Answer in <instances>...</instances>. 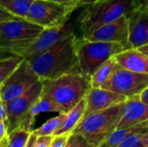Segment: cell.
<instances>
[{
	"label": "cell",
	"mask_w": 148,
	"mask_h": 147,
	"mask_svg": "<svg viewBox=\"0 0 148 147\" xmlns=\"http://www.w3.org/2000/svg\"><path fill=\"white\" fill-rule=\"evenodd\" d=\"M82 36L73 34L29 62L42 81H50L69 74H81L77 45Z\"/></svg>",
	"instance_id": "1"
},
{
	"label": "cell",
	"mask_w": 148,
	"mask_h": 147,
	"mask_svg": "<svg viewBox=\"0 0 148 147\" xmlns=\"http://www.w3.org/2000/svg\"><path fill=\"white\" fill-rule=\"evenodd\" d=\"M88 10V5H78L60 24L43 29L33 44L22 55V57L30 62L56 43L73 34L82 36V25Z\"/></svg>",
	"instance_id": "2"
},
{
	"label": "cell",
	"mask_w": 148,
	"mask_h": 147,
	"mask_svg": "<svg viewBox=\"0 0 148 147\" xmlns=\"http://www.w3.org/2000/svg\"><path fill=\"white\" fill-rule=\"evenodd\" d=\"M126 102L93 113L83 118L71 133L83 136L91 147H98L114 131L121 119Z\"/></svg>",
	"instance_id": "3"
},
{
	"label": "cell",
	"mask_w": 148,
	"mask_h": 147,
	"mask_svg": "<svg viewBox=\"0 0 148 147\" xmlns=\"http://www.w3.org/2000/svg\"><path fill=\"white\" fill-rule=\"evenodd\" d=\"M43 27L14 16L0 23V50L22 56L33 44Z\"/></svg>",
	"instance_id": "4"
},
{
	"label": "cell",
	"mask_w": 148,
	"mask_h": 147,
	"mask_svg": "<svg viewBox=\"0 0 148 147\" xmlns=\"http://www.w3.org/2000/svg\"><path fill=\"white\" fill-rule=\"evenodd\" d=\"M42 96L52 99L60 104L68 113L91 88L90 81L81 74H69L50 81H42Z\"/></svg>",
	"instance_id": "5"
},
{
	"label": "cell",
	"mask_w": 148,
	"mask_h": 147,
	"mask_svg": "<svg viewBox=\"0 0 148 147\" xmlns=\"http://www.w3.org/2000/svg\"><path fill=\"white\" fill-rule=\"evenodd\" d=\"M137 8L135 0H99L88 5L82 25V37L122 16H128Z\"/></svg>",
	"instance_id": "6"
},
{
	"label": "cell",
	"mask_w": 148,
	"mask_h": 147,
	"mask_svg": "<svg viewBox=\"0 0 148 147\" xmlns=\"http://www.w3.org/2000/svg\"><path fill=\"white\" fill-rule=\"evenodd\" d=\"M126 50L118 42H93L81 37L77 45L80 73L90 81L93 74L110 57Z\"/></svg>",
	"instance_id": "7"
},
{
	"label": "cell",
	"mask_w": 148,
	"mask_h": 147,
	"mask_svg": "<svg viewBox=\"0 0 148 147\" xmlns=\"http://www.w3.org/2000/svg\"><path fill=\"white\" fill-rule=\"evenodd\" d=\"M76 7L74 3L52 0H34L26 19L42 27L49 28L60 24Z\"/></svg>",
	"instance_id": "8"
},
{
	"label": "cell",
	"mask_w": 148,
	"mask_h": 147,
	"mask_svg": "<svg viewBox=\"0 0 148 147\" xmlns=\"http://www.w3.org/2000/svg\"><path fill=\"white\" fill-rule=\"evenodd\" d=\"M43 88L42 80L35 83L23 94L5 102L6 125L8 135L18 129L28 115L31 107L41 97Z\"/></svg>",
	"instance_id": "9"
},
{
	"label": "cell",
	"mask_w": 148,
	"mask_h": 147,
	"mask_svg": "<svg viewBox=\"0 0 148 147\" xmlns=\"http://www.w3.org/2000/svg\"><path fill=\"white\" fill-rule=\"evenodd\" d=\"M148 87V74L135 73L119 65H115L110 78L101 88L122 94L127 98L140 95Z\"/></svg>",
	"instance_id": "10"
},
{
	"label": "cell",
	"mask_w": 148,
	"mask_h": 147,
	"mask_svg": "<svg viewBox=\"0 0 148 147\" xmlns=\"http://www.w3.org/2000/svg\"><path fill=\"white\" fill-rule=\"evenodd\" d=\"M40 81L31 64L23 59L15 70L0 85V98L5 103L29 89Z\"/></svg>",
	"instance_id": "11"
},
{
	"label": "cell",
	"mask_w": 148,
	"mask_h": 147,
	"mask_svg": "<svg viewBox=\"0 0 148 147\" xmlns=\"http://www.w3.org/2000/svg\"><path fill=\"white\" fill-rule=\"evenodd\" d=\"M82 38L93 42H118L126 49H132L129 43L128 17L127 16H122L113 22L99 27Z\"/></svg>",
	"instance_id": "12"
},
{
	"label": "cell",
	"mask_w": 148,
	"mask_h": 147,
	"mask_svg": "<svg viewBox=\"0 0 148 147\" xmlns=\"http://www.w3.org/2000/svg\"><path fill=\"white\" fill-rule=\"evenodd\" d=\"M85 99L86 109L82 119L93 113L101 111L110 107L126 102L128 98L118 93L109 91L101 88L91 87L85 95Z\"/></svg>",
	"instance_id": "13"
},
{
	"label": "cell",
	"mask_w": 148,
	"mask_h": 147,
	"mask_svg": "<svg viewBox=\"0 0 148 147\" xmlns=\"http://www.w3.org/2000/svg\"><path fill=\"white\" fill-rule=\"evenodd\" d=\"M129 43L132 49L148 44V16L140 8L128 16Z\"/></svg>",
	"instance_id": "14"
},
{
	"label": "cell",
	"mask_w": 148,
	"mask_h": 147,
	"mask_svg": "<svg viewBox=\"0 0 148 147\" xmlns=\"http://www.w3.org/2000/svg\"><path fill=\"white\" fill-rule=\"evenodd\" d=\"M148 120V104L140 101V95L130 97L126 101L121 119L116 129H122Z\"/></svg>",
	"instance_id": "15"
},
{
	"label": "cell",
	"mask_w": 148,
	"mask_h": 147,
	"mask_svg": "<svg viewBox=\"0 0 148 147\" xmlns=\"http://www.w3.org/2000/svg\"><path fill=\"white\" fill-rule=\"evenodd\" d=\"M119 65L124 68L140 74H148V56L137 49H126L114 55Z\"/></svg>",
	"instance_id": "16"
},
{
	"label": "cell",
	"mask_w": 148,
	"mask_h": 147,
	"mask_svg": "<svg viewBox=\"0 0 148 147\" xmlns=\"http://www.w3.org/2000/svg\"><path fill=\"white\" fill-rule=\"evenodd\" d=\"M49 112H56L58 113H66L64 108L60 104H58L57 102H56L50 98L41 95V97L31 107L30 111L29 112L28 115L26 116V118L24 119L23 122L22 123L19 128L28 132H31L32 131L31 126L35 118L42 113H49Z\"/></svg>",
	"instance_id": "17"
},
{
	"label": "cell",
	"mask_w": 148,
	"mask_h": 147,
	"mask_svg": "<svg viewBox=\"0 0 148 147\" xmlns=\"http://www.w3.org/2000/svg\"><path fill=\"white\" fill-rule=\"evenodd\" d=\"M147 133H148V120L129 127L116 129L98 147H118L131 135Z\"/></svg>",
	"instance_id": "18"
},
{
	"label": "cell",
	"mask_w": 148,
	"mask_h": 147,
	"mask_svg": "<svg viewBox=\"0 0 148 147\" xmlns=\"http://www.w3.org/2000/svg\"><path fill=\"white\" fill-rule=\"evenodd\" d=\"M85 109H86V99L84 97L72 109H70L68 113H66V116L61 126L54 133V136H57L64 133H71L72 131L82 120L84 115Z\"/></svg>",
	"instance_id": "19"
},
{
	"label": "cell",
	"mask_w": 148,
	"mask_h": 147,
	"mask_svg": "<svg viewBox=\"0 0 148 147\" xmlns=\"http://www.w3.org/2000/svg\"><path fill=\"white\" fill-rule=\"evenodd\" d=\"M117 62L114 56L110 57L102 65H101L97 70L93 74L90 79V84L92 88H101V86L110 78L114 68Z\"/></svg>",
	"instance_id": "20"
},
{
	"label": "cell",
	"mask_w": 148,
	"mask_h": 147,
	"mask_svg": "<svg viewBox=\"0 0 148 147\" xmlns=\"http://www.w3.org/2000/svg\"><path fill=\"white\" fill-rule=\"evenodd\" d=\"M34 0H0V5L11 15L26 19Z\"/></svg>",
	"instance_id": "21"
},
{
	"label": "cell",
	"mask_w": 148,
	"mask_h": 147,
	"mask_svg": "<svg viewBox=\"0 0 148 147\" xmlns=\"http://www.w3.org/2000/svg\"><path fill=\"white\" fill-rule=\"evenodd\" d=\"M65 116H66V113H59V115L47 120L43 125H42L37 129L32 130L31 133L37 136V137L38 136L54 135V133L61 126Z\"/></svg>",
	"instance_id": "22"
},
{
	"label": "cell",
	"mask_w": 148,
	"mask_h": 147,
	"mask_svg": "<svg viewBox=\"0 0 148 147\" xmlns=\"http://www.w3.org/2000/svg\"><path fill=\"white\" fill-rule=\"evenodd\" d=\"M20 55H12L8 58L0 60V85L7 79V77L15 70V68L23 61Z\"/></svg>",
	"instance_id": "23"
},
{
	"label": "cell",
	"mask_w": 148,
	"mask_h": 147,
	"mask_svg": "<svg viewBox=\"0 0 148 147\" xmlns=\"http://www.w3.org/2000/svg\"><path fill=\"white\" fill-rule=\"evenodd\" d=\"M30 134L31 132H28L21 128L16 129L10 135H9L7 147H25Z\"/></svg>",
	"instance_id": "24"
},
{
	"label": "cell",
	"mask_w": 148,
	"mask_h": 147,
	"mask_svg": "<svg viewBox=\"0 0 148 147\" xmlns=\"http://www.w3.org/2000/svg\"><path fill=\"white\" fill-rule=\"evenodd\" d=\"M65 147H91V146L83 136L71 133Z\"/></svg>",
	"instance_id": "25"
},
{
	"label": "cell",
	"mask_w": 148,
	"mask_h": 147,
	"mask_svg": "<svg viewBox=\"0 0 148 147\" xmlns=\"http://www.w3.org/2000/svg\"><path fill=\"white\" fill-rule=\"evenodd\" d=\"M145 133H136L126 139L118 147H144L142 143V136Z\"/></svg>",
	"instance_id": "26"
},
{
	"label": "cell",
	"mask_w": 148,
	"mask_h": 147,
	"mask_svg": "<svg viewBox=\"0 0 148 147\" xmlns=\"http://www.w3.org/2000/svg\"><path fill=\"white\" fill-rule=\"evenodd\" d=\"M71 133H64L61 135L55 136L50 146L49 147H65Z\"/></svg>",
	"instance_id": "27"
},
{
	"label": "cell",
	"mask_w": 148,
	"mask_h": 147,
	"mask_svg": "<svg viewBox=\"0 0 148 147\" xmlns=\"http://www.w3.org/2000/svg\"><path fill=\"white\" fill-rule=\"evenodd\" d=\"M54 135L47 136H38L36 139V142L33 147H49L50 146L52 140L54 139Z\"/></svg>",
	"instance_id": "28"
},
{
	"label": "cell",
	"mask_w": 148,
	"mask_h": 147,
	"mask_svg": "<svg viewBox=\"0 0 148 147\" xmlns=\"http://www.w3.org/2000/svg\"><path fill=\"white\" fill-rule=\"evenodd\" d=\"M8 132H7V125L6 121H0V142H2L6 137H8Z\"/></svg>",
	"instance_id": "29"
},
{
	"label": "cell",
	"mask_w": 148,
	"mask_h": 147,
	"mask_svg": "<svg viewBox=\"0 0 148 147\" xmlns=\"http://www.w3.org/2000/svg\"><path fill=\"white\" fill-rule=\"evenodd\" d=\"M15 16L11 15L10 12H8L6 10H4L1 5H0V23L8 19H10L12 17H14Z\"/></svg>",
	"instance_id": "30"
},
{
	"label": "cell",
	"mask_w": 148,
	"mask_h": 147,
	"mask_svg": "<svg viewBox=\"0 0 148 147\" xmlns=\"http://www.w3.org/2000/svg\"><path fill=\"white\" fill-rule=\"evenodd\" d=\"M138 8L142 10L148 16V0H135Z\"/></svg>",
	"instance_id": "31"
},
{
	"label": "cell",
	"mask_w": 148,
	"mask_h": 147,
	"mask_svg": "<svg viewBox=\"0 0 148 147\" xmlns=\"http://www.w3.org/2000/svg\"><path fill=\"white\" fill-rule=\"evenodd\" d=\"M6 120V107L5 103L0 98V121Z\"/></svg>",
	"instance_id": "32"
},
{
	"label": "cell",
	"mask_w": 148,
	"mask_h": 147,
	"mask_svg": "<svg viewBox=\"0 0 148 147\" xmlns=\"http://www.w3.org/2000/svg\"><path fill=\"white\" fill-rule=\"evenodd\" d=\"M99 0H78L76 3V5H91L95 3H96Z\"/></svg>",
	"instance_id": "33"
},
{
	"label": "cell",
	"mask_w": 148,
	"mask_h": 147,
	"mask_svg": "<svg viewBox=\"0 0 148 147\" xmlns=\"http://www.w3.org/2000/svg\"><path fill=\"white\" fill-rule=\"evenodd\" d=\"M140 101L146 104H148V87L140 94Z\"/></svg>",
	"instance_id": "34"
},
{
	"label": "cell",
	"mask_w": 148,
	"mask_h": 147,
	"mask_svg": "<svg viewBox=\"0 0 148 147\" xmlns=\"http://www.w3.org/2000/svg\"><path fill=\"white\" fill-rule=\"evenodd\" d=\"M36 138H37V136H36V135H34V134L31 133L30 136H29V140H28V142H27V144H26V146H25V147H33L35 142H36Z\"/></svg>",
	"instance_id": "35"
},
{
	"label": "cell",
	"mask_w": 148,
	"mask_h": 147,
	"mask_svg": "<svg viewBox=\"0 0 148 147\" xmlns=\"http://www.w3.org/2000/svg\"><path fill=\"white\" fill-rule=\"evenodd\" d=\"M12 55H14V54H11V53L3 52V51H1V50H0V60L8 58V57H10V56H12Z\"/></svg>",
	"instance_id": "36"
},
{
	"label": "cell",
	"mask_w": 148,
	"mask_h": 147,
	"mask_svg": "<svg viewBox=\"0 0 148 147\" xmlns=\"http://www.w3.org/2000/svg\"><path fill=\"white\" fill-rule=\"evenodd\" d=\"M137 49H139L140 52H142L143 54H145L147 56H148V44H146L144 46H141V47L138 48Z\"/></svg>",
	"instance_id": "37"
},
{
	"label": "cell",
	"mask_w": 148,
	"mask_h": 147,
	"mask_svg": "<svg viewBox=\"0 0 148 147\" xmlns=\"http://www.w3.org/2000/svg\"><path fill=\"white\" fill-rule=\"evenodd\" d=\"M142 143L144 145V147H148V133H145L143 136H142Z\"/></svg>",
	"instance_id": "38"
},
{
	"label": "cell",
	"mask_w": 148,
	"mask_h": 147,
	"mask_svg": "<svg viewBox=\"0 0 148 147\" xmlns=\"http://www.w3.org/2000/svg\"><path fill=\"white\" fill-rule=\"evenodd\" d=\"M52 1H56V2H59V3H74L76 5V3L78 0H52ZM77 6V5H76Z\"/></svg>",
	"instance_id": "39"
},
{
	"label": "cell",
	"mask_w": 148,
	"mask_h": 147,
	"mask_svg": "<svg viewBox=\"0 0 148 147\" xmlns=\"http://www.w3.org/2000/svg\"><path fill=\"white\" fill-rule=\"evenodd\" d=\"M8 142H9V136L6 137L2 142H0V147H7Z\"/></svg>",
	"instance_id": "40"
}]
</instances>
